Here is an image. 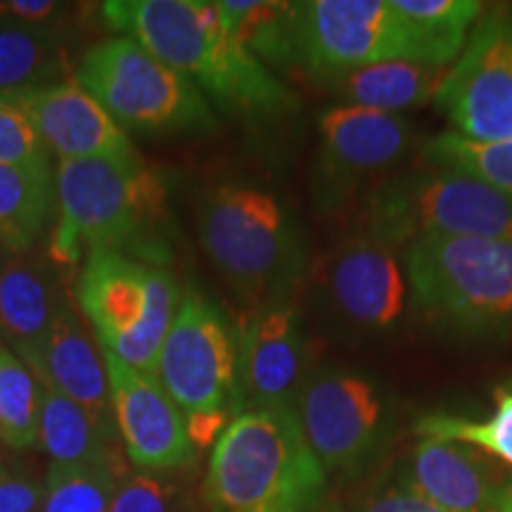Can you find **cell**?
<instances>
[{
  "label": "cell",
  "mask_w": 512,
  "mask_h": 512,
  "mask_svg": "<svg viewBox=\"0 0 512 512\" xmlns=\"http://www.w3.org/2000/svg\"><path fill=\"white\" fill-rule=\"evenodd\" d=\"M107 29L136 38L195 83L207 100L245 119L285 117L297 95L223 27L207 0H110L100 5Z\"/></svg>",
  "instance_id": "1"
},
{
  "label": "cell",
  "mask_w": 512,
  "mask_h": 512,
  "mask_svg": "<svg viewBox=\"0 0 512 512\" xmlns=\"http://www.w3.org/2000/svg\"><path fill=\"white\" fill-rule=\"evenodd\" d=\"M57 221L48 256L57 266L83 264L112 249L159 266L169 254L164 178L140 155L57 162Z\"/></svg>",
  "instance_id": "2"
},
{
  "label": "cell",
  "mask_w": 512,
  "mask_h": 512,
  "mask_svg": "<svg viewBox=\"0 0 512 512\" xmlns=\"http://www.w3.org/2000/svg\"><path fill=\"white\" fill-rule=\"evenodd\" d=\"M323 465L294 411H247L211 448L202 484L207 512H316Z\"/></svg>",
  "instance_id": "3"
},
{
  "label": "cell",
  "mask_w": 512,
  "mask_h": 512,
  "mask_svg": "<svg viewBox=\"0 0 512 512\" xmlns=\"http://www.w3.org/2000/svg\"><path fill=\"white\" fill-rule=\"evenodd\" d=\"M197 228L204 254L252 311L297 292L306 271L304 233L271 190L216 185L200 204Z\"/></svg>",
  "instance_id": "4"
},
{
  "label": "cell",
  "mask_w": 512,
  "mask_h": 512,
  "mask_svg": "<svg viewBox=\"0 0 512 512\" xmlns=\"http://www.w3.org/2000/svg\"><path fill=\"white\" fill-rule=\"evenodd\" d=\"M415 313L458 339L512 335V242L422 238L403 249Z\"/></svg>",
  "instance_id": "5"
},
{
  "label": "cell",
  "mask_w": 512,
  "mask_h": 512,
  "mask_svg": "<svg viewBox=\"0 0 512 512\" xmlns=\"http://www.w3.org/2000/svg\"><path fill=\"white\" fill-rule=\"evenodd\" d=\"M361 233L392 249L422 238L512 242V195L451 169L394 174L366 197Z\"/></svg>",
  "instance_id": "6"
},
{
  "label": "cell",
  "mask_w": 512,
  "mask_h": 512,
  "mask_svg": "<svg viewBox=\"0 0 512 512\" xmlns=\"http://www.w3.org/2000/svg\"><path fill=\"white\" fill-rule=\"evenodd\" d=\"M72 294L105 354L140 373H155L183 297L174 275L133 256L98 249L83 259Z\"/></svg>",
  "instance_id": "7"
},
{
  "label": "cell",
  "mask_w": 512,
  "mask_h": 512,
  "mask_svg": "<svg viewBox=\"0 0 512 512\" xmlns=\"http://www.w3.org/2000/svg\"><path fill=\"white\" fill-rule=\"evenodd\" d=\"M76 81L107 114L136 133H211L216 117L200 88L143 43L112 36L83 53Z\"/></svg>",
  "instance_id": "8"
},
{
  "label": "cell",
  "mask_w": 512,
  "mask_h": 512,
  "mask_svg": "<svg viewBox=\"0 0 512 512\" xmlns=\"http://www.w3.org/2000/svg\"><path fill=\"white\" fill-rule=\"evenodd\" d=\"M411 292L396 249L366 233L330 247L311 271V304L332 335L368 342L396 335Z\"/></svg>",
  "instance_id": "9"
},
{
  "label": "cell",
  "mask_w": 512,
  "mask_h": 512,
  "mask_svg": "<svg viewBox=\"0 0 512 512\" xmlns=\"http://www.w3.org/2000/svg\"><path fill=\"white\" fill-rule=\"evenodd\" d=\"M389 60L425 62L394 0L297 3V69L313 81Z\"/></svg>",
  "instance_id": "10"
},
{
  "label": "cell",
  "mask_w": 512,
  "mask_h": 512,
  "mask_svg": "<svg viewBox=\"0 0 512 512\" xmlns=\"http://www.w3.org/2000/svg\"><path fill=\"white\" fill-rule=\"evenodd\" d=\"M294 413L325 475L363 470L392 425V403L380 384L339 366L311 370Z\"/></svg>",
  "instance_id": "11"
},
{
  "label": "cell",
  "mask_w": 512,
  "mask_h": 512,
  "mask_svg": "<svg viewBox=\"0 0 512 512\" xmlns=\"http://www.w3.org/2000/svg\"><path fill=\"white\" fill-rule=\"evenodd\" d=\"M155 375L185 418L221 411L235 415L238 337L219 306L195 287L183 290Z\"/></svg>",
  "instance_id": "12"
},
{
  "label": "cell",
  "mask_w": 512,
  "mask_h": 512,
  "mask_svg": "<svg viewBox=\"0 0 512 512\" xmlns=\"http://www.w3.org/2000/svg\"><path fill=\"white\" fill-rule=\"evenodd\" d=\"M415 147V128L401 114L335 105L318 117L313 195L318 209L335 211L380 188Z\"/></svg>",
  "instance_id": "13"
},
{
  "label": "cell",
  "mask_w": 512,
  "mask_h": 512,
  "mask_svg": "<svg viewBox=\"0 0 512 512\" xmlns=\"http://www.w3.org/2000/svg\"><path fill=\"white\" fill-rule=\"evenodd\" d=\"M434 105L475 143L512 138V8L486 12L451 64Z\"/></svg>",
  "instance_id": "14"
},
{
  "label": "cell",
  "mask_w": 512,
  "mask_h": 512,
  "mask_svg": "<svg viewBox=\"0 0 512 512\" xmlns=\"http://www.w3.org/2000/svg\"><path fill=\"white\" fill-rule=\"evenodd\" d=\"M311 370L309 339L294 299L252 311L238 339L235 418L247 411H294Z\"/></svg>",
  "instance_id": "15"
},
{
  "label": "cell",
  "mask_w": 512,
  "mask_h": 512,
  "mask_svg": "<svg viewBox=\"0 0 512 512\" xmlns=\"http://www.w3.org/2000/svg\"><path fill=\"white\" fill-rule=\"evenodd\" d=\"M117 434L133 470L176 475L195 465L197 451L188 437V420L155 373L105 354Z\"/></svg>",
  "instance_id": "16"
},
{
  "label": "cell",
  "mask_w": 512,
  "mask_h": 512,
  "mask_svg": "<svg viewBox=\"0 0 512 512\" xmlns=\"http://www.w3.org/2000/svg\"><path fill=\"white\" fill-rule=\"evenodd\" d=\"M19 358L31 368L38 382L86 408L107 437H119L112 413L105 351L81 316L74 297L64 304L46 337Z\"/></svg>",
  "instance_id": "17"
},
{
  "label": "cell",
  "mask_w": 512,
  "mask_h": 512,
  "mask_svg": "<svg viewBox=\"0 0 512 512\" xmlns=\"http://www.w3.org/2000/svg\"><path fill=\"white\" fill-rule=\"evenodd\" d=\"M57 162L138 155L128 133L76 79L15 95Z\"/></svg>",
  "instance_id": "18"
},
{
  "label": "cell",
  "mask_w": 512,
  "mask_h": 512,
  "mask_svg": "<svg viewBox=\"0 0 512 512\" xmlns=\"http://www.w3.org/2000/svg\"><path fill=\"white\" fill-rule=\"evenodd\" d=\"M401 475L444 512H496L508 489L501 472L460 441L422 437Z\"/></svg>",
  "instance_id": "19"
},
{
  "label": "cell",
  "mask_w": 512,
  "mask_h": 512,
  "mask_svg": "<svg viewBox=\"0 0 512 512\" xmlns=\"http://www.w3.org/2000/svg\"><path fill=\"white\" fill-rule=\"evenodd\" d=\"M69 292H64L57 264L46 254H10L0 271V337L17 356L34 349L55 318Z\"/></svg>",
  "instance_id": "20"
},
{
  "label": "cell",
  "mask_w": 512,
  "mask_h": 512,
  "mask_svg": "<svg viewBox=\"0 0 512 512\" xmlns=\"http://www.w3.org/2000/svg\"><path fill=\"white\" fill-rule=\"evenodd\" d=\"M448 72H451V67H437V64L411 60H389L332 76L320 86L335 95L339 105L399 114L403 110H411V107L434 102Z\"/></svg>",
  "instance_id": "21"
},
{
  "label": "cell",
  "mask_w": 512,
  "mask_h": 512,
  "mask_svg": "<svg viewBox=\"0 0 512 512\" xmlns=\"http://www.w3.org/2000/svg\"><path fill=\"white\" fill-rule=\"evenodd\" d=\"M57 221L55 166L0 164V245L31 252L50 238Z\"/></svg>",
  "instance_id": "22"
},
{
  "label": "cell",
  "mask_w": 512,
  "mask_h": 512,
  "mask_svg": "<svg viewBox=\"0 0 512 512\" xmlns=\"http://www.w3.org/2000/svg\"><path fill=\"white\" fill-rule=\"evenodd\" d=\"M62 27H27L0 19V95H24L67 81Z\"/></svg>",
  "instance_id": "23"
},
{
  "label": "cell",
  "mask_w": 512,
  "mask_h": 512,
  "mask_svg": "<svg viewBox=\"0 0 512 512\" xmlns=\"http://www.w3.org/2000/svg\"><path fill=\"white\" fill-rule=\"evenodd\" d=\"M223 27L268 69L297 67V3L219 0Z\"/></svg>",
  "instance_id": "24"
},
{
  "label": "cell",
  "mask_w": 512,
  "mask_h": 512,
  "mask_svg": "<svg viewBox=\"0 0 512 512\" xmlns=\"http://www.w3.org/2000/svg\"><path fill=\"white\" fill-rule=\"evenodd\" d=\"M38 448L53 465H83L117 451V439L107 437L86 408L43 384Z\"/></svg>",
  "instance_id": "25"
},
{
  "label": "cell",
  "mask_w": 512,
  "mask_h": 512,
  "mask_svg": "<svg viewBox=\"0 0 512 512\" xmlns=\"http://www.w3.org/2000/svg\"><path fill=\"white\" fill-rule=\"evenodd\" d=\"M394 5L418 38L425 62L437 67L458 60L484 8L477 0H394Z\"/></svg>",
  "instance_id": "26"
},
{
  "label": "cell",
  "mask_w": 512,
  "mask_h": 512,
  "mask_svg": "<svg viewBox=\"0 0 512 512\" xmlns=\"http://www.w3.org/2000/svg\"><path fill=\"white\" fill-rule=\"evenodd\" d=\"M119 453L83 465H50L41 512H110L121 477Z\"/></svg>",
  "instance_id": "27"
},
{
  "label": "cell",
  "mask_w": 512,
  "mask_h": 512,
  "mask_svg": "<svg viewBox=\"0 0 512 512\" xmlns=\"http://www.w3.org/2000/svg\"><path fill=\"white\" fill-rule=\"evenodd\" d=\"M43 384L15 351L0 344V441L12 451L38 446Z\"/></svg>",
  "instance_id": "28"
},
{
  "label": "cell",
  "mask_w": 512,
  "mask_h": 512,
  "mask_svg": "<svg viewBox=\"0 0 512 512\" xmlns=\"http://www.w3.org/2000/svg\"><path fill=\"white\" fill-rule=\"evenodd\" d=\"M420 157L430 169L458 171L512 195V138L501 143H475L444 131L422 143Z\"/></svg>",
  "instance_id": "29"
},
{
  "label": "cell",
  "mask_w": 512,
  "mask_h": 512,
  "mask_svg": "<svg viewBox=\"0 0 512 512\" xmlns=\"http://www.w3.org/2000/svg\"><path fill=\"white\" fill-rule=\"evenodd\" d=\"M498 408L489 420H465L456 415H425L415 422V432L427 439L460 441L482 446L486 453L512 465V389L496 394Z\"/></svg>",
  "instance_id": "30"
},
{
  "label": "cell",
  "mask_w": 512,
  "mask_h": 512,
  "mask_svg": "<svg viewBox=\"0 0 512 512\" xmlns=\"http://www.w3.org/2000/svg\"><path fill=\"white\" fill-rule=\"evenodd\" d=\"M110 512H190V503L174 475L131 470L121 477Z\"/></svg>",
  "instance_id": "31"
},
{
  "label": "cell",
  "mask_w": 512,
  "mask_h": 512,
  "mask_svg": "<svg viewBox=\"0 0 512 512\" xmlns=\"http://www.w3.org/2000/svg\"><path fill=\"white\" fill-rule=\"evenodd\" d=\"M0 164L53 166V155L15 95H0Z\"/></svg>",
  "instance_id": "32"
},
{
  "label": "cell",
  "mask_w": 512,
  "mask_h": 512,
  "mask_svg": "<svg viewBox=\"0 0 512 512\" xmlns=\"http://www.w3.org/2000/svg\"><path fill=\"white\" fill-rule=\"evenodd\" d=\"M351 512H444L432 501H427L420 491H415L406 477L399 475L392 482L373 486L354 503Z\"/></svg>",
  "instance_id": "33"
},
{
  "label": "cell",
  "mask_w": 512,
  "mask_h": 512,
  "mask_svg": "<svg viewBox=\"0 0 512 512\" xmlns=\"http://www.w3.org/2000/svg\"><path fill=\"white\" fill-rule=\"evenodd\" d=\"M46 479L24 467H0V512H41Z\"/></svg>",
  "instance_id": "34"
},
{
  "label": "cell",
  "mask_w": 512,
  "mask_h": 512,
  "mask_svg": "<svg viewBox=\"0 0 512 512\" xmlns=\"http://www.w3.org/2000/svg\"><path fill=\"white\" fill-rule=\"evenodd\" d=\"M72 5L55 0H8L0 3V19L27 27H62Z\"/></svg>",
  "instance_id": "35"
},
{
  "label": "cell",
  "mask_w": 512,
  "mask_h": 512,
  "mask_svg": "<svg viewBox=\"0 0 512 512\" xmlns=\"http://www.w3.org/2000/svg\"><path fill=\"white\" fill-rule=\"evenodd\" d=\"M496 512H512V484H508V489H505L501 505H498Z\"/></svg>",
  "instance_id": "36"
},
{
  "label": "cell",
  "mask_w": 512,
  "mask_h": 512,
  "mask_svg": "<svg viewBox=\"0 0 512 512\" xmlns=\"http://www.w3.org/2000/svg\"><path fill=\"white\" fill-rule=\"evenodd\" d=\"M8 256H10L8 249L0 245V271H3V266H5V261H8Z\"/></svg>",
  "instance_id": "37"
},
{
  "label": "cell",
  "mask_w": 512,
  "mask_h": 512,
  "mask_svg": "<svg viewBox=\"0 0 512 512\" xmlns=\"http://www.w3.org/2000/svg\"><path fill=\"white\" fill-rule=\"evenodd\" d=\"M0 432H3V420H0Z\"/></svg>",
  "instance_id": "38"
},
{
  "label": "cell",
  "mask_w": 512,
  "mask_h": 512,
  "mask_svg": "<svg viewBox=\"0 0 512 512\" xmlns=\"http://www.w3.org/2000/svg\"><path fill=\"white\" fill-rule=\"evenodd\" d=\"M0 467H3V463H0Z\"/></svg>",
  "instance_id": "39"
}]
</instances>
